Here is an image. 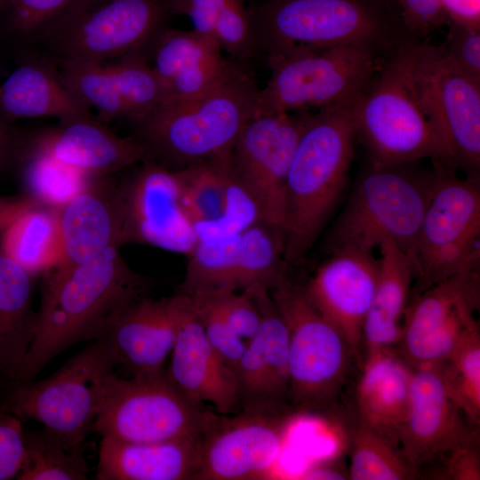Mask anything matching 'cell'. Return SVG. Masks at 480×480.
I'll return each mask as SVG.
<instances>
[{
    "mask_svg": "<svg viewBox=\"0 0 480 480\" xmlns=\"http://www.w3.org/2000/svg\"><path fill=\"white\" fill-rule=\"evenodd\" d=\"M44 274L34 338L7 385L35 380L69 347L102 337L126 307L148 296L153 284L127 264L119 247Z\"/></svg>",
    "mask_w": 480,
    "mask_h": 480,
    "instance_id": "obj_1",
    "label": "cell"
},
{
    "mask_svg": "<svg viewBox=\"0 0 480 480\" xmlns=\"http://www.w3.org/2000/svg\"><path fill=\"white\" fill-rule=\"evenodd\" d=\"M0 252L36 276L57 267L61 240L57 209L36 204L0 234Z\"/></svg>",
    "mask_w": 480,
    "mask_h": 480,
    "instance_id": "obj_31",
    "label": "cell"
},
{
    "mask_svg": "<svg viewBox=\"0 0 480 480\" xmlns=\"http://www.w3.org/2000/svg\"><path fill=\"white\" fill-rule=\"evenodd\" d=\"M311 480H345L349 479L348 469L341 462L330 460L317 463L308 468L300 477Z\"/></svg>",
    "mask_w": 480,
    "mask_h": 480,
    "instance_id": "obj_53",
    "label": "cell"
},
{
    "mask_svg": "<svg viewBox=\"0 0 480 480\" xmlns=\"http://www.w3.org/2000/svg\"><path fill=\"white\" fill-rule=\"evenodd\" d=\"M239 234L198 240L188 259L180 292L200 295L215 291L236 290Z\"/></svg>",
    "mask_w": 480,
    "mask_h": 480,
    "instance_id": "obj_36",
    "label": "cell"
},
{
    "mask_svg": "<svg viewBox=\"0 0 480 480\" xmlns=\"http://www.w3.org/2000/svg\"><path fill=\"white\" fill-rule=\"evenodd\" d=\"M55 65L65 87L88 108H94L100 121L128 118L108 64L57 61Z\"/></svg>",
    "mask_w": 480,
    "mask_h": 480,
    "instance_id": "obj_38",
    "label": "cell"
},
{
    "mask_svg": "<svg viewBox=\"0 0 480 480\" xmlns=\"http://www.w3.org/2000/svg\"><path fill=\"white\" fill-rule=\"evenodd\" d=\"M34 276L0 252V378L15 377L34 338Z\"/></svg>",
    "mask_w": 480,
    "mask_h": 480,
    "instance_id": "obj_30",
    "label": "cell"
},
{
    "mask_svg": "<svg viewBox=\"0 0 480 480\" xmlns=\"http://www.w3.org/2000/svg\"><path fill=\"white\" fill-rule=\"evenodd\" d=\"M380 274L373 252L336 249L304 284L311 302L360 356L363 329Z\"/></svg>",
    "mask_w": 480,
    "mask_h": 480,
    "instance_id": "obj_20",
    "label": "cell"
},
{
    "mask_svg": "<svg viewBox=\"0 0 480 480\" xmlns=\"http://www.w3.org/2000/svg\"><path fill=\"white\" fill-rule=\"evenodd\" d=\"M167 11L164 0H76L41 34L57 61L103 62L143 52Z\"/></svg>",
    "mask_w": 480,
    "mask_h": 480,
    "instance_id": "obj_13",
    "label": "cell"
},
{
    "mask_svg": "<svg viewBox=\"0 0 480 480\" xmlns=\"http://www.w3.org/2000/svg\"><path fill=\"white\" fill-rule=\"evenodd\" d=\"M167 10L189 19L195 31L213 40L233 59L249 55L255 36L244 0H164Z\"/></svg>",
    "mask_w": 480,
    "mask_h": 480,
    "instance_id": "obj_32",
    "label": "cell"
},
{
    "mask_svg": "<svg viewBox=\"0 0 480 480\" xmlns=\"http://www.w3.org/2000/svg\"><path fill=\"white\" fill-rule=\"evenodd\" d=\"M356 140L348 107L310 112L286 180L284 257L291 266L304 260L340 202Z\"/></svg>",
    "mask_w": 480,
    "mask_h": 480,
    "instance_id": "obj_2",
    "label": "cell"
},
{
    "mask_svg": "<svg viewBox=\"0 0 480 480\" xmlns=\"http://www.w3.org/2000/svg\"><path fill=\"white\" fill-rule=\"evenodd\" d=\"M284 257V233L258 220L239 233L236 290L259 284L269 291L290 277Z\"/></svg>",
    "mask_w": 480,
    "mask_h": 480,
    "instance_id": "obj_33",
    "label": "cell"
},
{
    "mask_svg": "<svg viewBox=\"0 0 480 480\" xmlns=\"http://www.w3.org/2000/svg\"><path fill=\"white\" fill-rule=\"evenodd\" d=\"M289 335L288 402L294 412H327L341 396L359 356L290 276L269 291Z\"/></svg>",
    "mask_w": 480,
    "mask_h": 480,
    "instance_id": "obj_7",
    "label": "cell"
},
{
    "mask_svg": "<svg viewBox=\"0 0 480 480\" xmlns=\"http://www.w3.org/2000/svg\"><path fill=\"white\" fill-rule=\"evenodd\" d=\"M457 403L472 424L480 422V327L469 330L442 361Z\"/></svg>",
    "mask_w": 480,
    "mask_h": 480,
    "instance_id": "obj_41",
    "label": "cell"
},
{
    "mask_svg": "<svg viewBox=\"0 0 480 480\" xmlns=\"http://www.w3.org/2000/svg\"><path fill=\"white\" fill-rule=\"evenodd\" d=\"M411 378V365L394 348H382L366 352L356 387L358 422L396 445L397 429L409 412Z\"/></svg>",
    "mask_w": 480,
    "mask_h": 480,
    "instance_id": "obj_27",
    "label": "cell"
},
{
    "mask_svg": "<svg viewBox=\"0 0 480 480\" xmlns=\"http://www.w3.org/2000/svg\"><path fill=\"white\" fill-rule=\"evenodd\" d=\"M25 428L15 415L0 412V480L16 479L25 460Z\"/></svg>",
    "mask_w": 480,
    "mask_h": 480,
    "instance_id": "obj_47",
    "label": "cell"
},
{
    "mask_svg": "<svg viewBox=\"0 0 480 480\" xmlns=\"http://www.w3.org/2000/svg\"><path fill=\"white\" fill-rule=\"evenodd\" d=\"M412 367L410 404L396 432L397 445L419 473L443 460L479 429L452 394L443 364Z\"/></svg>",
    "mask_w": 480,
    "mask_h": 480,
    "instance_id": "obj_18",
    "label": "cell"
},
{
    "mask_svg": "<svg viewBox=\"0 0 480 480\" xmlns=\"http://www.w3.org/2000/svg\"><path fill=\"white\" fill-rule=\"evenodd\" d=\"M108 66L132 122L143 118L165 100L164 87L141 52Z\"/></svg>",
    "mask_w": 480,
    "mask_h": 480,
    "instance_id": "obj_40",
    "label": "cell"
},
{
    "mask_svg": "<svg viewBox=\"0 0 480 480\" xmlns=\"http://www.w3.org/2000/svg\"><path fill=\"white\" fill-rule=\"evenodd\" d=\"M188 295V294H187ZM200 316L206 338L218 356L234 372L246 343L206 295H188Z\"/></svg>",
    "mask_w": 480,
    "mask_h": 480,
    "instance_id": "obj_43",
    "label": "cell"
},
{
    "mask_svg": "<svg viewBox=\"0 0 480 480\" xmlns=\"http://www.w3.org/2000/svg\"><path fill=\"white\" fill-rule=\"evenodd\" d=\"M269 78L254 114L349 107L389 57L359 45L300 49L268 55Z\"/></svg>",
    "mask_w": 480,
    "mask_h": 480,
    "instance_id": "obj_8",
    "label": "cell"
},
{
    "mask_svg": "<svg viewBox=\"0 0 480 480\" xmlns=\"http://www.w3.org/2000/svg\"><path fill=\"white\" fill-rule=\"evenodd\" d=\"M418 162L369 163L328 231L326 254L342 248L373 252L391 241L414 265L417 238L433 187V170L420 169Z\"/></svg>",
    "mask_w": 480,
    "mask_h": 480,
    "instance_id": "obj_5",
    "label": "cell"
},
{
    "mask_svg": "<svg viewBox=\"0 0 480 480\" xmlns=\"http://www.w3.org/2000/svg\"><path fill=\"white\" fill-rule=\"evenodd\" d=\"M412 79L440 141L444 164L479 179L480 83L456 69L427 40L402 47Z\"/></svg>",
    "mask_w": 480,
    "mask_h": 480,
    "instance_id": "obj_12",
    "label": "cell"
},
{
    "mask_svg": "<svg viewBox=\"0 0 480 480\" xmlns=\"http://www.w3.org/2000/svg\"><path fill=\"white\" fill-rule=\"evenodd\" d=\"M348 469L352 480H410L419 476L394 442L360 422L352 431Z\"/></svg>",
    "mask_w": 480,
    "mask_h": 480,
    "instance_id": "obj_37",
    "label": "cell"
},
{
    "mask_svg": "<svg viewBox=\"0 0 480 480\" xmlns=\"http://www.w3.org/2000/svg\"><path fill=\"white\" fill-rule=\"evenodd\" d=\"M38 204L28 195L0 196V234L18 217Z\"/></svg>",
    "mask_w": 480,
    "mask_h": 480,
    "instance_id": "obj_52",
    "label": "cell"
},
{
    "mask_svg": "<svg viewBox=\"0 0 480 480\" xmlns=\"http://www.w3.org/2000/svg\"><path fill=\"white\" fill-rule=\"evenodd\" d=\"M76 0H3L12 27L20 34L42 33Z\"/></svg>",
    "mask_w": 480,
    "mask_h": 480,
    "instance_id": "obj_44",
    "label": "cell"
},
{
    "mask_svg": "<svg viewBox=\"0 0 480 480\" xmlns=\"http://www.w3.org/2000/svg\"><path fill=\"white\" fill-rule=\"evenodd\" d=\"M310 112L253 114L231 152L233 173L256 204L260 220L284 236L287 176Z\"/></svg>",
    "mask_w": 480,
    "mask_h": 480,
    "instance_id": "obj_15",
    "label": "cell"
},
{
    "mask_svg": "<svg viewBox=\"0 0 480 480\" xmlns=\"http://www.w3.org/2000/svg\"><path fill=\"white\" fill-rule=\"evenodd\" d=\"M25 460L18 480H85L83 453L71 452L62 439L42 427L25 430Z\"/></svg>",
    "mask_w": 480,
    "mask_h": 480,
    "instance_id": "obj_39",
    "label": "cell"
},
{
    "mask_svg": "<svg viewBox=\"0 0 480 480\" xmlns=\"http://www.w3.org/2000/svg\"><path fill=\"white\" fill-rule=\"evenodd\" d=\"M148 46V62L164 87V100L203 94L246 72L238 61L228 60L217 43L194 29L163 27Z\"/></svg>",
    "mask_w": 480,
    "mask_h": 480,
    "instance_id": "obj_22",
    "label": "cell"
},
{
    "mask_svg": "<svg viewBox=\"0 0 480 480\" xmlns=\"http://www.w3.org/2000/svg\"><path fill=\"white\" fill-rule=\"evenodd\" d=\"M208 296L234 331L244 340H249L258 331L260 314L245 290H220L200 294ZM196 296V295H195Z\"/></svg>",
    "mask_w": 480,
    "mask_h": 480,
    "instance_id": "obj_46",
    "label": "cell"
},
{
    "mask_svg": "<svg viewBox=\"0 0 480 480\" xmlns=\"http://www.w3.org/2000/svg\"><path fill=\"white\" fill-rule=\"evenodd\" d=\"M180 292L161 299L149 296L126 307L97 339L114 372L129 377L164 371L173 348L182 308Z\"/></svg>",
    "mask_w": 480,
    "mask_h": 480,
    "instance_id": "obj_19",
    "label": "cell"
},
{
    "mask_svg": "<svg viewBox=\"0 0 480 480\" xmlns=\"http://www.w3.org/2000/svg\"><path fill=\"white\" fill-rule=\"evenodd\" d=\"M19 164L24 193L38 204L54 209L63 206L97 178L58 160L33 145L30 138Z\"/></svg>",
    "mask_w": 480,
    "mask_h": 480,
    "instance_id": "obj_34",
    "label": "cell"
},
{
    "mask_svg": "<svg viewBox=\"0 0 480 480\" xmlns=\"http://www.w3.org/2000/svg\"><path fill=\"white\" fill-rule=\"evenodd\" d=\"M120 246L147 244L188 256L198 242L180 200L176 172L152 158L117 182Z\"/></svg>",
    "mask_w": 480,
    "mask_h": 480,
    "instance_id": "obj_17",
    "label": "cell"
},
{
    "mask_svg": "<svg viewBox=\"0 0 480 480\" xmlns=\"http://www.w3.org/2000/svg\"><path fill=\"white\" fill-rule=\"evenodd\" d=\"M379 249V280L363 329L365 352L396 346L415 278L410 258L396 244L386 241Z\"/></svg>",
    "mask_w": 480,
    "mask_h": 480,
    "instance_id": "obj_29",
    "label": "cell"
},
{
    "mask_svg": "<svg viewBox=\"0 0 480 480\" xmlns=\"http://www.w3.org/2000/svg\"><path fill=\"white\" fill-rule=\"evenodd\" d=\"M479 308L480 268L411 295L396 351L411 366L445 360L459 340L479 325Z\"/></svg>",
    "mask_w": 480,
    "mask_h": 480,
    "instance_id": "obj_16",
    "label": "cell"
},
{
    "mask_svg": "<svg viewBox=\"0 0 480 480\" xmlns=\"http://www.w3.org/2000/svg\"><path fill=\"white\" fill-rule=\"evenodd\" d=\"M292 412L255 407L233 416L206 412L195 480L265 478L281 454Z\"/></svg>",
    "mask_w": 480,
    "mask_h": 480,
    "instance_id": "obj_14",
    "label": "cell"
},
{
    "mask_svg": "<svg viewBox=\"0 0 480 480\" xmlns=\"http://www.w3.org/2000/svg\"><path fill=\"white\" fill-rule=\"evenodd\" d=\"M450 22L480 28V0H439Z\"/></svg>",
    "mask_w": 480,
    "mask_h": 480,
    "instance_id": "obj_51",
    "label": "cell"
},
{
    "mask_svg": "<svg viewBox=\"0 0 480 480\" xmlns=\"http://www.w3.org/2000/svg\"><path fill=\"white\" fill-rule=\"evenodd\" d=\"M244 290L260 314V324L246 343L235 369L239 405L243 408H291L286 324L268 289L253 284Z\"/></svg>",
    "mask_w": 480,
    "mask_h": 480,
    "instance_id": "obj_21",
    "label": "cell"
},
{
    "mask_svg": "<svg viewBox=\"0 0 480 480\" xmlns=\"http://www.w3.org/2000/svg\"><path fill=\"white\" fill-rule=\"evenodd\" d=\"M404 24L416 41L427 40L436 29L449 24L439 0H396Z\"/></svg>",
    "mask_w": 480,
    "mask_h": 480,
    "instance_id": "obj_48",
    "label": "cell"
},
{
    "mask_svg": "<svg viewBox=\"0 0 480 480\" xmlns=\"http://www.w3.org/2000/svg\"><path fill=\"white\" fill-rule=\"evenodd\" d=\"M29 137L12 123L0 118V172L13 163H19Z\"/></svg>",
    "mask_w": 480,
    "mask_h": 480,
    "instance_id": "obj_50",
    "label": "cell"
},
{
    "mask_svg": "<svg viewBox=\"0 0 480 480\" xmlns=\"http://www.w3.org/2000/svg\"><path fill=\"white\" fill-rule=\"evenodd\" d=\"M250 14L268 56L359 45L388 57L414 40L396 0H266Z\"/></svg>",
    "mask_w": 480,
    "mask_h": 480,
    "instance_id": "obj_3",
    "label": "cell"
},
{
    "mask_svg": "<svg viewBox=\"0 0 480 480\" xmlns=\"http://www.w3.org/2000/svg\"><path fill=\"white\" fill-rule=\"evenodd\" d=\"M3 388H4V381L0 378V396H1V393L3 391Z\"/></svg>",
    "mask_w": 480,
    "mask_h": 480,
    "instance_id": "obj_54",
    "label": "cell"
},
{
    "mask_svg": "<svg viewBox=\"0 0 480 480\" xmlns=\"http://www.w3.org/2000/svg\"><path fill=\"white\" fill-rule=\"evenodd\" d=\"M259 89L244 72L195 97L166 100L134 122L149 158L171 168L228 157L256 110Z\"/></svg>",
    "mask_w": 480,
    "mask_h": 480,
    "instance_id": "obj_4",
    "label": "cell"
},
{
    "mask_svg": "<svg viewBox=\"0 0 480 480\" xmlns=\"http://www.w3.org/2000/svg\"><path fill=\"white\" fill-rule=\"evenodd\" d=\"M444 475L452 480H479V431L452 449L442 461Z\"/></svg>",
    "mask_w": 480,
    "mask_h": 480,
    "instance_id": "obj_49",
    "label": "cell"
},
{
    "mask_svg": "<svg viewBox=\"0 0 480 480\" xmlns=\"http://www.w3.org/2000/svg\"><path fill=\"white\" fill-rule=\"evenodd\" d=\"M201 436L156 443L101 437L97 480H192L200 459Z\"/></svg>",
    "mask_w": 480,
    "mask_h": 480,
    "instance_id": "obj_26",
    "label": "cell"
},
{
    "mask_svg": "<svg viewBox=\"0 0 480 480\" xmlns=\"http://www.w3.org/2000/svg\"><path fill=\"white\" fill-rule=\"evenodd\" d=\"M90 114L91 109L65 87L51 61H27L0 84V118L5 121L44 116L60 120Z\"/></svg>",
    "mask_w": 480,
    "mask_h": 480,
    "instance_id": "obj_28",
    "label": "cell"
},
{
    "mask_svg": "<svg viewBox=\"0 0 480 480\" xmlns=\"http://www.w3.org/2000/svg\"><path fill=\"white\" fill-rule=\"evenodd\" d=\"M402 47L385 60L348 107L356 140L374 164L425 158L443 162L440 141L420 102Z\"/></svg>",
    "mask_w": 480,
    "mask_h": 480,
    "instance_id": "obj_6",
    "label": "cell"
},
{
    "mask_svg": "<svg viewBox=\"0 0 480 480\" xmlns=\"http://www.w3.org/2000/svg\"><path fill=\"white\" fill-rule=\"evenodd\" d=\"M183 294L180 326L166 375L190 402L197 405L210 403L219 413L230 414L239 405L235 372L213 350L192 299Z\"/></svg>",
    "mask_w": 480,
    "mask_h": 480,
    "instance_id": "obj_23",
    "label": "cell"
},
{
    "mask_svg": "<svg viewBox=\"0 0 480 480\" xmlns=\"http://www.w3.org/2000/svg\"><path fill=\"white\" fill-rule=\"evenodd\" d=\"M3 5V0H0V7Z\"/></svg>",
    "mask_w": 480,
    "mask_h": 480,
    "instance_id": "obj_55",
    "label": "cell"
},
{
    "mask_svg": "<svg viewBox=\"0 0 480 480\" xmlns=\"http://www.w3.org/2000/svg\"><path fill=\"white\" fill-rule=\"evenodd\" d=\"M106 371L114 370L105 352L97 340L90 341L48 378L4 386L0 412L40 423L71 452L83 453V443L93 432Z\"/></svg>",
    "mask_w": 480,
    "mask_h": 480,
    "instance_id": "obj_11",
    "label": "cell"
},
{
    "mask_svg": "<svg viewBox=\"0 0 480 480\" xmlns=\"http://www.w3.org/2000/svg\"><path fill=\"white\" fill-rule=\"evenodd\" d=\"M439 46L446 60L460 72L480 83V28L449 22Z\"/></svg>",
    "mask_w": 480,
    "mask_h": 480,
    "instance_id": "obj_45",
    "label": "cell"
},
{
    "mask_svg": "<svg viewBox=\"0 0 480 480\" xmlns=\"http://www.w3.org/2000/svg\"><path fill=\"white\" fill-rule=\"evenodd\" d=\"M31 143L58 160L95 177L108 176L149 158L135 137H122L92 114L59 120L31 135Z\"/></svg>",
    "mask_w": 480,
    "mask_h": 480,
    "instance_id": "obj_24",
    "label": "cell"
},
{
    "mask_svg": "<svg viewBox=\"0 0 480 480\" xmlns=\"http://www.w3.org/2000/svg\"><path fill=\"white\" fill-rule=\"evenodd\" d=\"M256 204L233 173L229 174L221 215L214 221L196 227L198 240L234 236L260 220Z\"/></svg>",
    "mask_w": 480,
    "mask_h": 480,
    "instance_id": "obj_42",
    "label": "cell"
},
{
    "mask_svg": "<svg viewBox=\"0 0 480 480\" xmlns=\"http://www.w3.org/2000/svg\"><path fill=\"white\" fill-rule=\"evenodd\" d=\"M206 412L188 400L165 370L123 377L102 373L93 432L101 437L156 443L201 436Z\"/></svg>",
    "mask_w": 480,
    "mask_h": 480,
    "instance_id": "obj_10",
    "label": "cell"
},
{
    "mask_svg": "<svg viewBox=\"0 0 480 480\" xmlns=\"http://www.w3.org/2000/svg\"><path fill=\"white\" fill-rule=\"evenodd\" d=\"M57 211L61 240L58 266L82 263L112 247H120L117 182L109 176L95 178Z\"/></svg>",
    "mask_w": 480,
    "mask_h": 480,
    "instance_id": "obj_25",
    "label": "cell"
},
{
    "mask_svg": "<svg viewBox=\"0 0 480 480\" xmlns=\"http://www.w3.org/2000/svg\"><path fill=\"white\" fill-rule=\"evenodd\" d=\"M174 171L182 206L195 228L216 220L225 205L231 156L191 164Z\"/></svg>",
    "mask_w": 480,
    "mask_h": 480,
    "instance_id": "obj_35",
    "label": "cell"
},
{
    "mask_svg": "<svg viewBox=\"0 0 480 480\" xmlns=\"http://www.w3.org/2000/svg\"><path fill=\"white\" fill-rule=\"evenodd\" d=\"M432 192L419 231L412 294L480 268L479 179L431 160Z\"/></svg>",
    "mask_w": 480,
    "mask_h": 480,
    "instance_id": "obj_9",
    "label": "cell"
}]
</instances>
